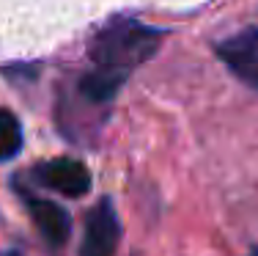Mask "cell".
<instances>
[{"label":"cell","mask_w":258,"mask_h":256,"mask_svg":"<svg viewBox=\"0 0 258 256\" xmlns=\"http://www.w3.org/2000/svg\"><path fill=\"white\" fill-rule=\"evenodd\" d=\"M165 30L143 25L129 17L110 20L91 41V69L126 80L129 72L146 64L162 44Z\"/></svg>","instance_id":"cell-1"},{"label":"cell","mask_w":258,"mask_h":256,"mask_svg":"<svg viewBox=\"0 0 258 256\" xmlns=\"http://www.w3.org/2000/svg\"><path fill=\"white\" fill-rule=\"evenodd\" d=\"M214 53L244 85L258 91V28H244L217 41Z\"/></svg>","instance_id":"cell-2"},{"label":"cell","mask_w":258,"mask_h":256,"mask_svg":"<svg viewBox=\"0 0 258 256\" xmlns=\"http://www.w3.org/2000/svg\"><path fill=\"white\" fill-rule=\"evenodd\" d=\"M118 240H121V223L118 215H115V207L107 198H102L88 212L80 256H115Z\"/></svg>","instance_id":"cell-3"},{"label":"cell","mask_w":258,"mask_h":256,"mask_svg":"<svg viewBox=\"0 0 258 256\" xmlns=\"http://www.w3.org/2000/svg\"><path fill=\"white\" fill-rule=\"evenodd\" d=\"M39 179L44 182L50 190L60 193V196H85L91 187V174L88 168L80 160H72V157H58V160L47 163V166L39 168Z\"/></svg>","instance_id":"cell-4"},{"label":"cell","mask_w":258,"mask_h":256,"mask_svg":"<svg viewBox=\"0 0 258 256\" xmlns=\"http://www.w3.org/2000/svg\"><path fill=\"white\" fill-rule=\"evenodd\" d=\"M28 210H30V218H33L36 229L52 245L66 242V237L72 231V221H69V212L63 207L55 204V201H47V198H28Z\"/></svg>","instance_id":"cell-5"},{"label":"cell","mask_w":258,"mask_h":256,"mask_svg":"<svg viewBox=\"0 0 258 256\" xmlns=\"http://www.w3.org/2000/svg\"><path fill=\"white\" fill-rule=\"evenodd\" d=\"M22 149V127L17 121V116L6 108H0V163L17 157V151Z\"/></svg>","instance_id":"cell-6"},{"label":"cell","mask_w":258,"mask_h":256,"mask_svg":"<svg viewBox=\"0 0 258 256\" xmlns=\"http://www.w3.org/2000/svg\"><path fill=\"white\" fill-rule=\"evenodd\" d=\"M253 256H258V253H253Z\"/></svg>","instance_id":"cell-7"}]
</instances>
